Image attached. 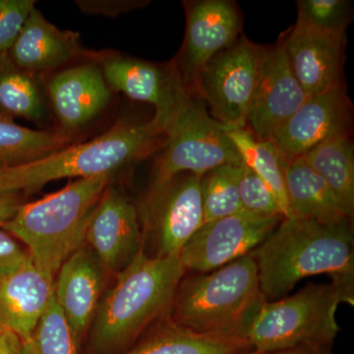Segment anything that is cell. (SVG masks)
<instances>
[{
    "label": "cell",
    "mask_w": 354,
    "mask_h": 354,
    "mask_svg": "<svg viewBox=\"0 0 354 354\" xmlns=\"http://www.w3.org/2000/svg\"><path fill=\"white\" fill-rule=\"evenodd\" d=\"M165 137L152 121H118L91 141L64 147L26 164L0 167V190L28 193L64 178L115 174L164 147Z\"/></svg>",
    "instance_id": "277c9868"
},
{
    "label": "cell",
    "mask_w": 354,
    "mask_h": 354,
    "mask_svg": "<svg viewBox=\"0 0 354 354\" xmlns=\"http://www.w3.org/2000/svg\"><path fill=\"white\" fill-rule=\"evenodd\" d=\"M183 6L185 36L171 66L183 87L194 95L206 64L239 39L242 18L236 3L230 0H189Z\"/></svg>",
    "instance_id": "30bf717a"
},
{
    "label": "cell",
    "mask_w": 354,
    "mask_h": 354,
    "mask_svg": "<svg viewBox=\"0 0 354 354\" xmlns=\"http://www.w3.org/2000/svg\"><path fill=\"white\" fill-rule=\"evenodd\" d=\"M243 162L221 165L201 177L204 223L242 212L239 179Z\"/></svg>",
    "instance_id": "4316f807"
},
{
    "label": "cell",
    "mask_w": 354,
    "mask_h": 354,
    "mask_svg": "<svg viewBox=\"0 0 354 354\" xmlns=\"http://www.w3.org/2000/svg\"><path fill=\"white\" fill-rule=\"evenodd\" d=\"M239 212L203 223L181 249L178 257L184 269L209 272L252 252L283 221Z\"/></svg>",
    "instance_id": "8fae6325"
},
{
    "label": "cell",
    "mask_w": 354,
    "mask_h": 354,
    "mask_svg": "<svg viewBox=\"0 0 354 354\" xmlns=\"http://www.w3.org/2000/svg\"><path fill=\"white\" fill-rule=\"evenodd\" d=\"M106 272L85 243L65 261L55 276V299L71 328L79 351L101 301Z\"/></svg>",
    "instance_id": "2e32d148"
},
{
    "label": "cell",
    "mask_w": 354,
    "mask_h": 354,
    "mask_svg": "<svg viewBox=\"0 0 354 354\" xmlns=\"http://www.w3.org/2000/svg\"><path fill=\"white\" fill-rule=\"evenodd\" d=\"M24 203L22 193L0 190V227L12 220Z\"/></svg>",
    "instance_id": "836d02e7"
},
{
    "label": "cell",
    "mask_w": 354,
    "mask_h": 354,
    "mask_svg": "<svg viewBox=\"0 0 354 354\" xmlns=\"http://www.w3.org/2000/svg\"><path fill=\"white\" fill-rule=\"evenodd\" d=\"M0 354H21V339L11 330L0 334Z\"/></svg>",
    "instance_id": "e575fe53"
},
{
    "label": "cell",
    "mask_w": 354,
    "mask_h": 354,
    "mask_svg": "<svg viewBox=\"0 0 354 354\" xmlns=\"http://www.w3.org/2000/svg\"><path fill=\"white\" fill-rule=\"evenodd\" d=\"M242 211L265 218L283 216L271 188L243 162L239 179Z\"/></svg>",
    "instance_id": "f546056e"
},
{
    "label": "cell",
    "mask_w": 354,
    "mask_h": 354,
    "mask_svg": "<svg viewBox=\"0 0 354 354\" xmlns=\"http://www.w3.org/2000/svg\"><path fill=\"white\" fill-rule=\"evenodd\" d=\"M267 48L244 37L220 51L203 69L194 95L225 128H245Z\"/></svg>",
    "instance_id": "ba28073f"
},
{
    "label": "cell",
    "mask_w": 354,
    "mask_h": 354,
    "mask_svg": "<svg viewBox=\"0 0 354 354\" xmlns=\"http://www.w3.org/2000/svg\"><path fill=\"white\" fill-rule=\"evenodd\" d=\"M250 255L267 301L283 298L301 279L317 274H328L353 297V232L348 218L330 223L283 218Z\"/></svg>",
    "instance_id": "6da1fadb"
},
{
    "label": "cell",
    "mask_w": 354,
    "mask_h": 354,
    "mask_svg": "<svg viewBox=\"0 0 354 354\" xmlns=\"http://www.w3.org/2000/svg\"><path fill=\"white\" fill-rule=\"evenodd\" d=\"M4 330H6V329H4L3 326H2L1 323H0V334H1V333H3Z\"/></svg>",
    "instance_id": "8d00e7d4"
},
{
    "label": "cell",
    "mask_w": 354,
    "mask_h": 354,
    "mask_svg": "<svg viewBox=\"0 0 354 354\" xmlns=\"http://www.w3.org/2000/svg\"><path fill=\"white\" fill-rule=\"evenodd\" d=\"M351 102L344 86L310 95L295 113L274 133L272 141L290 162L326 140L348 134Z\"/></svg>",
    "instance_id": "5bb4252c"
},
{
    "label": "cell",
    "mask_w": 354,
    "mask_h": 354,
    "mask_svg": "<svg viewBox=\"0 0 354 354\" xmlns=\"http://www.w3.org/2000/svg\"><path fill=\"white\" fill-rule=\"evenodd\" d=\"M55 279L32 264L31 258L0 278V323L23 341L32 334L53 298Z\"/></svg>",
    "instance_id": "d6986e66"
},
{
    "label": "cell",
    "mask_w": 354,
    "mask_h": 354,
    "mask_svg": "<svg viewBox=\"0 0 354 354\" xmlns=\"http://www.w3.org/2000/svg\"><path fill=\"white\" fill-rule=\"evenodd\" d=\"M285 185L291 216L326 223L348 218L322 177L301 157L286 165Z\"/></svg>",
    "instance_id": "7402d4cb"
},
{
    "label": "cell",
    "mask_w": 354,
    "mask_h": 354,
    "mask_svg": "<svg viewBox=\"0 0 354 354\" xmlns=\"http://www.w3.org/2000/svg\"><path fill=\"white\" fill-rule=\"evenodd\" d=\"M266 301L257 266L248 254L215 271L183 277L169 318L198 334L247 341Z\"/></svg>",
    "instance_id": "3957f363"
},
{
    "label": "cell",
    "mask_w": 354,
    "mask_h": 354,
    "mask_svg": "<svg viewBox=\"0 0 354 354\" xmlns=\"http://www.w3.org/2000/svg\"><path fill=\"white\" fill-rule=\"evenodd\" d=\"M30 259L27 249L15 237L0 228V278Z\"/></svg>",
    "instance_id": "1f68e13d"
},
{
    "label": "cell",
    "mask_w": 354,
    "mask_h": 354,
    "mask_svg": "<svg viewBox=\"0 0 354 354\" xmlns=\"http://www.w3.org/2000/svg\"><path fill=\"white\" fill-rule=\"evenodd\" d=\"M46 113V91L38 76L20 68L8 53H0V114L41 121Z\"/></svg>",
    "instance_id": "cb8c5ba5"
},
{
    "label": "cell",
    "mask_w": 354,
    "mask_h": 354,
    "mask_svg": "<svg viewBox=\"0 0 354 354\" xmlns=\"http://www.w3.org/2000/svg\"><path fill=\"white\" fill-rule=\"evenodd\" d=\"M185 271L178 256L151 257L140 251L100 301L84 354L124 353L156 320L169 318Z\"/></svg>",
    "instance_id": "7a4b0ae2"
},
{
    "label": "cell",
    "mask_w": 354,
    "mask_h": 354,
    "mask_svg": "<svg viewBox=\"0 0 354 354\" xmlns=\"http://www.w3.org/2000/svg\"><path fill=\"white\" fill-rule=\"evenodd\" d=\"M250 349L243 339L198 334L165 318L120 354H236Z\"/></svg>",
    "instance_id": "44dd1931"
},
{
    "label": "cell",
    "mask_w": 354,
    "mask_h": 354,
    "mask_svg": "<svg viewBox=\"0 0 354 354\" xmlns=\"http://www.w3.org/2000/svg\"><path fill=\"white\" fill-rule=\"evenodd\" d=\"M322 177L349 220L354 213V151L348 134L322 142L301 157Z\"/></svg>",
    "instance_id": "603a6c76"
},
{
    "label": "cell",
    "mask_w": 354,
    "mask_h": 354,
    "mask_svg": "<svg viewBox=\"0 0 354 354\" xmlns=\"http://www.w3.org/2000/svg\"><path fill=\"white\" fill-rule=\"evenodd\" d=\"M100 67L111 90L155 106L151 121L165 135L186 91L171 64L162 67L137 58L111 55L102 58Z\"/></svg>",
    "instance_id": "4fadbf2b"
},
{
    "label": "cell",
    "mask_w": 354,
    "mask_h": 354,
    "mask_svg": "<svg viewBox=\"0 0 354 354\" xmlns=\"http://www.w3.org/2000/svg\"><path fill=\"white\" fill-rule=\"evenodd\" d=\"M44 91L62 132L87 125L106 108L111 97L101 67L95 64L60 70L50 76Z\"/></svg>",
    "instance_id": "e0dca14e"
},
{
    "label": "cell",
    "mask_w": 354,
    "mask_h": 354,
    "mask_svg": "<svg viewBox=\"0 0 354 354\" xmlns=\"http://www.w3.org/2000/svg\"><path fill=\"white\" fill-rule=\"evenodd\" d=\"M283 41L291 70L307 97L342 85L344 36L295 24Z\"/></svg>",
    "instance_id": "ac0fdd59"
},
{
    "label": "cell",
    "mask_w": 354,
    "mask_h": 354,
    "mask_svg": "<svg viewBox=\"0 0 354 354\" xmlns=\"http://www.w3.org/2000/svg\"><path fill=\"white\" fill-rule=\"evenodd\" d=\"M21 354H80L55 295L32 334L21 341Z\"/></svg>",
    "instance_id": "83f0119b"
},
{
    "label": "cell",
    "mask_w": 354,
    "mask_h": 354,
    "mask_svg": "<svg viewBox=\"0 0 354 354\" xmlns=\"http://www.w3.org/2000/svg\"><path fill=\"white\" fill-rule=\"evenodd\" d=\"M113 176L79 178L38 201L24 203L0 228L24 244L32 264L55 279L65 261L85 244L88 220Z\"/></svg>",
    "instance_id": "5b68a950"
},
{
    "label": "cell",
    "mask_w": 354,
    "mask_h": 354,
    "mask_svg": "<svg viewBox=\"0 0 354 354\" xmlns=\"http://www.w3.org/2000/svg\"><path fill=\"white\" fill-rule=\"evenodd\" d=\"M34 0H0V53H8L35 8Z\"/></svg>",
    "instance_id": "4dcf8cb0"
},
{
    "label": "cell",
    "mask_w": 354,
    "mask_h": 354,
    "mask_svg": "<svg viewBox=\"0 0 354 354\" xmlns=\"http://www.w3.org/2000/svg\"><path fill=\"white\" fill-rule=\"evenodd\" d=\"M85 243L104 270L118 274L143 250L144 236L138 209L109 184L88 220Z\"/></svg>",
    "instance_id": "7c38bea8"
},
{
    "label": "cell",
    "mask_w": 354,
    "mask_h": 354,
    "mask_svg": "<svg viewBox=\"0 0 354 354\" xmlns=\"http://www.w3.org/2000/svg\"><path fill=\"white\" fill-rule=\"evenodd\" d=\"M353 297L335 283H308L288 297L266 301L247 334L253 349L262 351L330 348L339 327L335 312Z\"/></svg>",
    "instance_id": "8992f818"
},
{
    "label": "cell",
    "mask_w": 354,
    "mask_h": 354,
    "mask_svg": "<svg viewBox=\"0 0 354 354\" xmlns=\"http://www.w3.org/2000/svg\"><path fill=\"white\" fill-rule=\"evenodd\" d=\"M225 131L236 147L242 162L271 188L283 218H290L285 185L288 162L277 147L271 141L256 139L246 128H225Z\"/></svg>",
    "instance_id": "d4e9b609"
},
{
    "label": "cell",
    "mask_w": 354,
    "mask_h": 354,
    "mask_svg": "<svg viewBox=\"0 0 354 354\" xmlns=\"http://www.w3.org/2000/svg\"><path fill=\"white\" fill-rule=\"evenodd\" d=\"M145 235L152 237L155 257L178 256L204 223L201 177L180 174L151 186L138 209Z\"/></svg>",
    "instance_id": "9c48e42d"
},
{
    "label": "cell",
    "mask_w": 354,
    "mask_h": 354,
    "mask_svg": "<svg viewBox=\"0 0 354 354\" xmlns=\"http://www.w3.org/2000/svg\"><path fill=\"white\" fill-rule=\"evenodd\" d=\"M76 6L83 12L88 14H99V15L113 16L128 12L134 9L141 8L147 6L149 1L139 0H116V1H75Z\"/></svg>",
    "instance_id": "d6a6232c"
},
{
    "label": "cell",
    "mask_w": 354,
    "mask_h": 354,
    "mask_svg": "<svg viewBox=\"0 0 354 354\" xmlns=\"http://www.w3.org/2000/svg\"><path fill=\"white\" fill-rule=\"evenodd\" d=\"M66 142L60 132L31 129L0 114V167L38 160L64 148Z\"/></svg>",
    "instance_id": "484cf974"
},
{
    "label": "cell",
    "mask_w": 354,
    "mask_h": 354,
    "mask_svg": "<svg viewBox=\"0 0 354 354\" xmlns=\"http://www.w3.org/2000/svg\"><path fill=\"white\" fill-rule=\"evenodd\" d=\"M295 24L317 31L344 36L353 20V2L348 0H298Z\"/></svg>",
    "instance_id": "f1b7e54d"
},
{
    "label": "cell",
    "mask_w": 354,
    "mask_h": 354,
    "mask_svg": "<svg viewBox=\"0 0 354 354\" xmlns=\"http://www.w3.org/2000/svg\"><path fill=\"white\" fill-rule=\"evenodd\" d=\"M236 354H330V348H298L274 351H257V349H250V351H241V353Z\"/></svg>",
    "instance_id": "d590c367"
},
{
    "label": "cell",
    "mask_w": 354,
    "mask_h": 354,
    "mask_svg": "<svg viewBox=\"0 0 354 354\" xmlns=\"http://www.w3.org/2000/svg\"><path fill=\"white\" fill-rule=\"evenodd\" d=\"M8 53L20 68L38 76L69 64L83 50L79 34L60 30L35 7Z\"/></svg>",
    "instance_id": "ffe728a7"
},
{
    "label": "cell",
    "mask_w": 354,
    "mask_h": 354,
    "mask_svg": "<svg viewBox=\"0 0 354 354\" xmlns=\"http://www.w3.org/2000/svg\"><path fill=\"white\" fill-rule=\"evenodd\" d=\"M307 97L291 70L281 37L276 46L266 50L259 83L247 120L251 128L249 131L261 141H272L274 133Z\"/></svg>",
    "instance_id": "9a60e30c"
},
{
    "label": "cell",
    "mask_w": 354,
    "mask_h": 354,
    "mask_svg": "<svg viewBox=\"0 0 354 354\" xmlns=\"http://www.w3.org/2000/svg\"><path fill=\"white\" fill-rule=\"evenodd\" d=\"M165 137V152L156 167L153 185L180 174L202 177L221 165L242 162L225 128L211 118L202 100L187 90Z\"/></svg>",
    "instance_id": "52a82bcc"
}]
</instances>
